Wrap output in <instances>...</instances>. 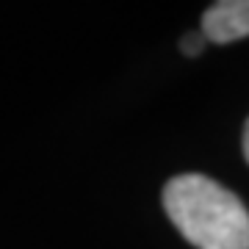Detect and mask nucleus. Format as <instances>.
<instances>
[{
	"instance_id": "f257e3e1",
	"label": "nucleus",
	"mask_w": 249,
	"mask_h": 249,
	"mask_svg": "<svg viewBox=\"0 0 249 249\" xmlns=\"http://www.w3.org/2000/svg\"><path fill=\"white\" fill-rule=\"evenodd\" d=\"M163 208L196 249H249V211L222 183L188 172L163 188Z\"/></svg>"
},
{
	"instance_id": "f03ea898",
	"label": "nucleus",
	"mask_w": 249,
	"mask_h": 249,
	"mask_svg": "<svg viewBox=\"0 0 249 249\" xmlns=\"http://www.w3.org/2000/svg\"><path fill=\"white\" fill-rule=\"evenodd\" d=\"M202 34L208 42L230 45L249 36V0H219L202 14Z\"/></svg>"
},
{
	"instance_id": "7ed1b4c3",
	"label": "nucleus",
	"mask_w": 249,
	"mask_h": 249,
	"mask_svg": "<svg viewBox=\"0 0 249 249\" xmlns=\"http://www.w3.org/2000/svg\"><path fill=\"white\" fill-rule=\"evenodd\" d=\"M205 34L199 31V34H188L186 39H183V53L186 55H199L202 53V47H205Z\"/></svg>"
},
{
	"instance_id": "20e7f679",
	"label": "nucleus",
	"mask_w": 249,
	"mask_h": 249,
	"mask_svg": "<svg viewBox=\"0 0 249 249\" xmlns=\"http://www.w3.org/2000/svg\"><path fill=\"white\" fill-rule=\"evenodd\" d=\"M244 158L249 160V119H247V127H244Z\"/></svg>"
}]
</instances>
